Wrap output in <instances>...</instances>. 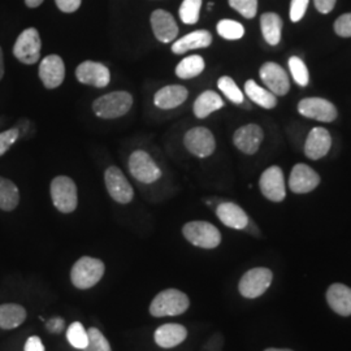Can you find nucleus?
Returning a JSON list of instances; mask_svg holds the SVG:
<instances>
[{
  "label": "nucleus",
  "mask_w": 351,
  "mask_h": 351,
  "mask_svg": "<svg viewBox=\"0 0 351 351\" xmlns=\"http://www.w3.org/2000/svg\"><path fill=\"white\" fill-rule=\"evenodd\" d=\"M75 77L81 84L93 88H106L111 81L110 69L101 63L84 62L75 69Z\"/></svg>",
  "instance_id": "13"
},
{
  "label": "nucleus",
  "mask_w": 351,
  "mask_h": 351,
  "mask_svg": "<svg viewBox=\"0 0 351 351\" xmlns=\"http://www.w3.org/2000/svg\"><path fill=\"white\" fill-rule=\"evenodd\" d=\"M184 143L189 152L198 158H207L213 155L216 147V142L211 130L203 126L190 129L184 137Z\"/></svg>",
  "instance_id": "10"
},
{
  "label": "nucleus",
  "mask_w": 351,
  "mask_h": 351,
  "mask_svg": "<svg viewBox=\"0 0 351 351\" xmlns=\"http://www.w3.org/2000/svg\"><path fill=\"white\" fill-rule=\"evenodd\" d=\"M316 10L323 14L332 12L336 4V0H314Z\"/></svg>",
  "instance_id": "42"
},
{
  "label": "nucleus",
  "mask_w": 351,
  "mask_h": 351,
  "mask_svg": "<svg viewBox=\"0 0 351 351\" xmlns=\"http://www.w3.org/2000/svg\"><path fill=\"white\" fill-rule=\"evenodd\" d=\"M20 202L19 189L11 180L0 177V208L4 211H12Z\"/></svg>",
  "instance_id": "29"
},
{
  "label": "nucleus",
  "mask_w": 351,
  "mask_h": 351,
  "mask_svg": "<svg viewBox=\"0 0 351 351\" xmlns=\"http://www.w3.org/2000/svg\"><path fill=\"white\" fill-rule=\"evenodd\" d=\"M202 0H184L180 7V19L186 25H194L199 20Z\"/></svg>",
  "instance_id": "31"
},
{
  "label": "nucleus",
  "mask_w": 351,
  "mask_h": 351,
  "mask_svg": "<svg viewBox=\"0 0 351 351\" xmlns=\"http://www.w3.org/2000/svg\"><path fill=\"white\" fill-rule=\"evenodd\" d=\"M274 275L268 268L258 267L247 271L239 281V293L247 300H255L268 290L272 284Z\"/></svg>",
  "instance_id": "6"
},
{
  "label": "nucleus",
  "mask_w": 351,
  "mask_h": 351,
  "mask_svg": "<svg viewBox=\"0 0 351 351\" xmlns=\"http://www.w3.org/2000/svg\"><path fill=\"white\" fill-rule=\"evenodd\" d=\"M320 176L306 164H297L289 178V188L295 194H306L317 188Z\"/></svg>",
  "instance_id": "15"
},
{
  "label": "nucleus",
  "mask_w": 351,
  "mask_h": 351,
  "mask_svg": "<svg viewBox=\"0 0 351 351\" xmlns=\"http://www.w3.org/2000/svg\"><path fill=\"white\" fill-rule=\"evenodd\" d=\"M46 326L51 333H60L65 326V322L62 317H52L47 322Z\"/></svg>",
  "instance_id": "44"
},
{
  "label": "nucleus",
  "mask_w": 351,
  "mask_h": 351,
  "mask_svg": "<svg viewBox=\"0 0 351 351\" xmlns=\"http://www.w3.org/2000/svg\"><path fill=\"white\" fill-rule=\"evenodd\" d=\"M217 33L220 37L229 40H237L243 37L245 34V27L242 24H239L237 21L233 20H221L217 24Z\"/></svg>",
  "instance_id": "35"
},
{
  "label": "nucleus",
  "mask_w": 351,
  "mask_h": 351,
  "mask_svg": "<svg viewBox=\"0 0 351 351\" xmlns=\"http://www.w3.org/2000/svg\"><path fill=\"white\" fill-rule=\"evenodd\" d=\"M17 138H19V130L14 128L0 133V156L10 150V147L17 141Z\"/></svg>",
  "instance_id": "39"
},
{
  "label": "nucleus",
  "mask_w": 351,
  "mask_h": 351,
  "mask_svg": "<svg viewBox=\"0 0 351 351\" xmlns=\"http://www.w3.org/2000/svg\"><path fill=\"white\" fill-rule=\"evenodd\" d=\"M42 42L36 27H29L24 30L13 46V55L21 63L32 65L37 63L40 58Z\"/></svg>",
  "instance_id": "8"
},
{
  "label": "nucleus",
  "mask_w": 351,
  "mask_h": 351,
  "mask_svg": "<svg viewBox=\"0 0 351 351\" xmlns=\"http://www.w3.org/2000/svg\"><path fill=\"white\" fill-rule=\"evenodd\" d=\"M188 95L186 88H184L181 85H171V86L160 88L155 94L154 103L156 107H159L162 110H172L186 101Z\"/></svg>",
  "instance_id": "23"
},
{
  "label": "nucleus",
  "mask_w": 351,
  "mask_h": 351,
  "mask_svg": "<svg viewBox=\"0 0 351 351\" xmlns=\"http://www.w3.org/2000/svg\"><path fill=\"white\" fill-rule=\"evenodd\" d=\"M39 78L46 88H59L65 78V65L59 55L46 56L39 64Z\"/></svg>",
  "instance_id": "16"
},
{
  "label": "nucleus",
  "mask_w": 351,
  "mask_h": 351,
  "mask_svg": "<svg viewBox=\"0 0 351 351\" xmlns=\"http://www.w3.org/2000/svg\"><path fill=\"white\" fill-rule=\"evenodd\" d=\"M263 129L256 124L241 126L233 136L234 146L243 154L252 155L259 150L263 141Z\"/></svg>",
  "instance_id": "17"
},
{
  "label": "nucleus",
  "mask_w": 351,
  "mask_h": 351,
  "mask_svg": "<svg viewBox=\"0 0 351 351\" xmlns=\"http://www.w3.org/2000/svg\"><path fill=\"white\" fill-rule=\"evenodd\" d=\"M24 351H45V346L42 343V339L38 336H32L29 337L25 343Z\"/></svg>",
  "instance_id": "43"
},
{
  "label": "nucleus",
  "mask_w": 351,
  "mask_h": 351,
  "mask_svg": "<svg viewBox=\"0 0 351 351\" xmlns=\"http://www.w3.org/2000/svg\"><path fill=\"white\" fill-rule=\"evenodd\" d=\"M261 27L264 39L268 45L276 46L281 40V29L282 20L281 17L274 12L264 13L261 17Z\"/></svg>",
  "instance_id": "26"
},
{
  "label": "nucleus",
  "mask_w": 351,
  "mask_h": 351,
  "mask_svg": "<svg viewBox=\"0 0 351 351\" xmlns=\"http://www.w3.org/2000/svg\"><path fill=\"white\" fill-rule=\"evenodd\" d=\"M66 339L73 348L84 350L88 343V330L84 328L81 323L75 322V323H72L71 326H68Z\"/></svg>",
  "instance_id": "32"
},
{
  "label": "nucleus",
  "mask_w": 351,
  "mask_h": 351,
  "mask_svg": "<svg viewBox=\"0 0 351 351\" xmlns=\"http://www.w3.org/2000/svg\"><path fill=\"white\" fill-rule=\"evenodd\" d=\"M104 181H106V188L108 190L113 201L121 204H128L133 201L134 190L126 180L125 175L117 167H110L106 171Z\"/></svg>",
  "instance_id": "9"
},
{
  "label": "nucleus",
  "mask_w": 351,
  "mask_h": 351,
  "mask_svg": "<svg viewBox=\"0 0 351 351\" xmlns=\"http://www.w3.org/2000/svg\"><path fill=\"white\" fill-rule=\"evenodd\" d=\"M151 26L158 40L163 43L172 42L178 34V26L173 16L163 10H156L151 14Z\"/></svg>",
  "instance_id": "19"
},
{
  "label": "nucleus",
  "mask_w": 351,
  "mask_h": 351,
  "mask_svg": "<svg viewBox=\"0 0 351 351\" xmlns=\"http://www.w3.org/2000/svg\"><path fill=\"white\" fill-rule=\"evenodd\" d=\"M188 337L186 328L181 324H164L155 330V342L164 349H172Z\"/></svg>",
  "instance_id": "22"
},
{
  "label": "nucleus",
  "mask_w": 351,
  "mask_h": 351,
  "mask_svg": "<svg viewBox=\"0 0 351 351\" xmlns=\"http://www.w3.org/2000/svg\"><path fill=\"white\" fill-rule=\"evenodd\" d=\"M335 32L339 37H351V13H345L339 16L335 23Z\"/></svg>",
  "instance_id": "40"
},
{
  "label": "nucleus",
  "mask_w": 351,
  "mask_h": 351,
  "mask_svg": "<svg viewBox=\"0 0 351 351\" xmlns=\"http://www.w3.org/2000/svg\"><path fill=\"white\" fill-rule=\"evenodd\" d=\"M223 107H224V101L221 99V97L213 90H207V91L202 93L194 103V114L198 119H204L208 114H211Z\"/></svg>",
  "instance_id": "25"
},
{
  "label": "nucleus",
  "mask_w": 351,
  "mask_h": 351,
  "mask_svg": "<svg viewBox=\"0 0 351 351\" xmlns=\"http://www.w3.org/2000/svg\"><path fill=\"white\" fill-rule=\"evenodd\" d=\"M264 351H293L290 350V349H267V350Z\"/></svg>",
  "instance_id": "47"
},
{
  "label": "nucleus",
  "mask_w": 351,
  "mask_h": 351,
  "mask_svg": "<svg viewBox=\"0 0 351 351\" xmlns=\"http://www.w3.org/2000/svg\"><path fill=\"white\" fill-rule=\"evenodd\" d=\"M229 5L246 19H252L258 12V0H229Z\"/></svg>",
  "instance_id": "37"
},
{
  "label": "nucleus",
  "mask_w": 351,
  "mask_h": 351,
  "mask_svg": "<svg viewBox=\"0 0 351 351\" xmlns=\"http://www.w3.org/2000/svg\"><path fill=\"white\" fill-rule=\"evenodd\" d=\"M189 242L202 249H215L221 242V234L216 226L207 221H191L182 228Z\"/></svg>",
  "instance_id": "5"
},
{
  "label": "nucleus",
  "mask_w": 351,
  "mask_h": 351,
  "mask_svg": "<svg viewBox=\"0 0 351 351\" xmlns=\"http://www.w3.org/2000/svg\"><path fill=\"white\" fill-rule=\"evenodd\" d=\"M3 75H4V59H3V51L0 47V80L3 78Z\"/></svg>",
  "instance_id": "46"
},
{
  "label": "nucleus",
  "mask_w": 351,
  "mask_h": 351,
  "mask_svg": "<svg viewBox=\"0 0 351 351\" xmlns=\"http://www.w3.org/2000/svg\"><path fill=\"white\" fill-rule=\"evenodd\" d=\"M216 215L224 226L242 230L249 224V216L239 204L232 202L220 203L216 208Z\"/></svg>",
  "instance_id": "20"
},
{
  "label": "nucleus",
  "mask_w": 351,
  "mask_h": 351,
  "mask_svg": "<svg viewBox=\"0 0 351 351\" xmlns=\"http://www.w3.org/2000/svg\"><path fill=\"white\" fill-rule=\"evenodd\" d=\"M259 75L264 85L272 94H275L276 97H282L288 94L290 82H289L288 73L284 71L282 66H280L278 64L268 62L262 65Z\"/></svg>",
  "instance_id": "14"
},
{
  "label": "nucleus",
  "mask_w": 351,
  "mask_h": 351,
  "mask_svg": "<svg viewBox=\"0 0 351 351\" xmlns=\"http://www.w3.org/2000/svg\"><path fill=\"white\" fill-rule=\"evenodd\" d=\"M133 106V97L126 91H113L93 103V111L101 119H117L129 112Z\"/></svg>",
  "instance_id": "2"
},
{
  "label": "nucleus",
  "mask_w": 351,
  "mask_h": 351,
  "mask_svg": "<svg viewBox=\"0 0 351 351\" xmlns=\"http://www.w3.org/2000/svg\"><path fill=\"white\" fill-rule=\"evenodd\" d=\"M213 43V36L207 30H197L189 33L185 37L180 38L172 45V52L182 55L185 52L198 49H206Z\"/></svg>",
  "instance_id": "24"
},
{
  "label": "nucleus",
  "mask_w": 351,
  "mask_h": 351,
  "mask_svg": "<svg viewBox=\"0 0 351 351\" xmlns=\"http://www.w3.org/2000/svg\"><path fill=\"white\" fill-rule=\"evenodd\" d=\"M189 306L190 301L185 293L177 289H167L151 302L150 314L155 317L177 316L186 313Z\"/></svg>",
  "instance_id": "1"
},
{
  "label": "nucleus",
  "mask_w": 351,
  "mask_h": 351,
  "mask_svg": "<svg viewBox=\"0 0 351 351\" xmlns=\"http://www.w3.org/2000/svg\"><path fill=\"white\" fill-rule=\"evenodd\" d=\"M259 186L267 199L272 202H282L287 195L285 178L280 167H269L261 177Z\"/></svg>",
  "instance_id": "11"
},
{
  "label": "nucleus",
  "mask_w": 351,
  "mask_h": 351,
  "mask_svg": "<svg viewBox=\"0 0 351 351\" xmlns=\"http://www.w3.org/2000/svg\"><path fill=\"white\" fill-rule=\"evenodd\" d=\"M298 112L302 116L322 123H332L337 117V110L333 103L323 98H306L300 101Z\"/></svg>",
  "instance_id": "12"
},
{
  "label": "nucleus",
  "mask_w": 351,
  "mask_h": 351,
  "mask_svg": "<svg viewBox=\"0 0 351 351\" xmlns=\"http://www.w3.org/2000/svg\"><path fill=\"white\" fill-rule=\"evenodd\" d=\"M332 147V138L329 132L324 128H314L307 136L304 145V154L311 160H319L324 158Z\"/></svg>",
  "instance_id": "18"
},
{
  "label": "nucleus",
  "mask_w": 351,
  "mask_h": 351,
  "mask_svg": "<svg viewBox=\"0 0 351 351\" xmlns=\"http://www.w3.org/2000/svg\"><path fill=\"white\" fill-rule=\"evenodd\" d=\"M217 88H220V91L226 95V98L236 104H242L245 98H243V93L241 91V88L237 86V84L228 75L221 77L217 81Z\"/></svg>",
  "instance_id": "33"
},
{
  "label": "nucleus",
  "mask_w": 351,
  "mask_h": 351,
  "mask_svg": "<svg viewBox=\"0 0 351 351\" xmlns=\"http://www.w3.org/2000/svg\"><path fill=\"white\" fill-rule=\"evenodd\" d=\"M288 64L290 73L293 75L295 84H298L302 88H306L310 81V75H308L306 64L303 63V60L298 56H291L289 59Z\"/></svg>",
  "instance_id": "34"
},
{
  "label": "nucleus",
  "mask_w": 351,
  "mask_h": 351,
  "mask_svg": "<svg viewBox=\"0 0 351 351\" xmlns=\"http://www.w3.org/2000/svg\"><path fill=\"white\" fill-rule=\"evenodd\" d=\"M43 3V0H25V4L29 8H37Z\"/></svg>",
  "instance_id": "45"
},
{
  "label": "nucleus",
  "mask_w": 351,
  "mask_h": 351,
  "mask_svg": "<svg viewBox=\"0 0 351 351\" xmlns=\"http://www.w3.org/2000/svg\"><path fill=\"white\" fill-rule=\"evenodd\" d=\"M51 198L60 213H73L78 203L75 181L66 176L53 178L51 182Z\"/></svg>",
  "instance_id": "4"
},
{
  "label": "nucleus",
  "mask_w": 351,
  "mask_h": 351,
  "mask_svg": "<svg viewBox=\"0 0 351 351\" xmlns=\"http://www.w3.org/2000/svg\"><path fill=\"white\" fill-rule=\"evenodd\" d=\"M88 343L84 351H112L108 339L103 336L99 329L90 328L88 330Z\"/></svg>",
  "instance_id": "36"
},
{
  "label": "nucleus",
  "mask_w": 351,
  "mask_h": 351,
  "mask_svg": "<svg viewBox=\"0 0 351 351\" xmlns=\"http://www.w3.org/2000/svg\"><path fill=\"white\" fill-rule=\"evenodd\" d=\"M128 167L130 175L143 184L156 182L162 177L160 168L146 151H134L129 158Z\"/></svg>",
  "instance_id": "7"
},
{
  "label": "nucleus",
  "mask_w": 351,
  "mask_h": 351,
  "mask_svg": "<svg viewBox=\"0 0 351 351\" xmlns=\"http://www.w3.org/2000/svg\"><path fill=\"white\" fill-rule=\"evenodd\" d=\"M55 1H56V5L60 11L65 13H72L75 12L80 8L82 0H55Z\"/></svg>",
  "instance_id": "41"
},
{
  "label": "nucleus",
  "mask_w": 351,
  "mask_h": 351,
  "mask_svg": "<svg viewBox=\"0 0 351 351\" xmlns=\"http://www.w3.org/2000/svg\"><path fill=\"white\" fill-rule=\"evenodd\" d=\"M204 60L199 55H191L185 58L184 60H181L180 64L176 68V75L178 78L182 80H190L194 78L197 75H201L202 72L204 71Z\"/></svg>",
  "instance_id": "30"
},
{
  "label": "nucleus",
  "mask_w": 351,
  "mask_h": 351,
  "mask_svg": "<svg viewBox=\"0 0 351 351\" xmlns=\"http://www.w3.org/2000/svg\"><path fill=\"white\" fill-rule=\"evenodd\" d=\"M310 0H291L290 4V20L293 23H298L301 21L304 16V13L307 11Z\"/></svg>",
  "instance_id": "38"
},
{
  "label": "nucleus",
  "mask_w": 351,
  "mask_h": 351,
  "mask_svg": "<svg viewBox=\"0 0 351 351\" xmlns=\"http://www.w3.org/2000/svg\"><path fill=\"white\" fill-rule=\"evenodd\" d=\"M326 301L330 308L341 315H351V289L343 284H333L326 291Z\"/></svg>",
  "instance_id": "21"
},
{
  "label": "nucleus",
  "mask_w": 351,
  "mask_h": 351,
  "mask_svg": "<svg viewBox=\"0 0 351 351\" xmlns=\"http://www.w3.org/2000/svg\"><path fill=\"white\" fill-rule=\"evenodd\" d=\"M245 93L250 98V101L256 103L258 106L263 107L265 110H271L276 107L277 98L268 88L259 86L254 80H249L245 84Z\"/></svg>",
  "instance_id": "28"
},
{
  "label": "nucleus",
  "mask_w": 351,
  "mask_h": 351,
  "mask_svg": "<svg viewBox=\"0 0 351 351\" xmlns=\"http://www.w3.org/2000/svg\"><path fill=\"white\" fill-rule=\"evenodd\" d=\"M26 320V310L14 303H7L0 306V328L13 329L21 326Z\"/></svg>",
  "instance_id": "27"
},
{
  "label": "nucleus",
  "mask_w": 351,
  "mask_h": 351,
  "mask_svg": "<svg viewBox=\"0 0 351 351\" xmlns=\"http://www.w3.org/2000/svg\"><path fill=\"white\" fill-rule=\"evenodd\" d=\"M104 271V263L99 259L82 256L73 265L71 272V280L75 288L85 290L95 287L101 281Z\"/></svg>",
  "instance_id": "3"
}]
</instances>
